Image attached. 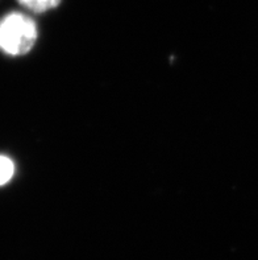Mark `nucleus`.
Instances as JSON below:
<instances>
[{"label":"nucleus","instance_id":"1","mask_svg":"<svg viewBox=\"0 0 258 260\" xmlns=\"http://www.w3.org/2000/svg\"><path fill=\"white\" fill-rule=\"evenodd\" d=\"M36 21L23 12H10L0 19V50L8 56H24L37 41Z\"/></svg>","mask_w":258,"mask_h":260},{"label":"nucleus","instance_id":"2","mask_svg":"<svg viewBox=\"0 0 258 260\" xmlns=\"http://www.w3.org/2000/svg\"><path fill=\"white\" fill-rule=\"evenodd\" d=\"M21 7L34 13H44L61 4L62 0H16Z\"/></svg>","mask_w":258,"mask_h":260},{"label":"nucleus","instance_id":"3","mask_svg":"<svg viewBox=\"0 0 258 260\" xmlns=\"http://www.w3.org/2000/svg\"><path fill=\"white\" fill-rule=\"evenodd\" d=\"M13 175H15V162L8 156L0 155V186L8 184L12 180Z\"/></svg>","mask_w":258,"mask_h":260}]
</instances>
